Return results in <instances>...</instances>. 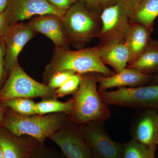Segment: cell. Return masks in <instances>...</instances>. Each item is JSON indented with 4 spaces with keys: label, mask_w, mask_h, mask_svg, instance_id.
Listing matches in <instances>:
<instances>
[{
    "label": "cell",
    "mask_w": 158,
    "mask_h": 158,
    "mask_svg": "<svg viewBox=\"0 0 158 158\" xmlns=\"http://www.w3.org/2000/svg\"><path fill=\"white\" fill-rule=\"evenodd\" d=\"M104 121H93L78 125L90 150L92 158H122L123 144L111 138Z\"/></svg>",
    "instance_id": "obj_8"
},
{
    "label": "cell",
    "mask_w": 158,
    "mask_h": 158,
    "mask_svg": "<svg viewBox=\"0 0 158 158\" xmlns=\"http://www.w3.org/2000/svg\"><path fill=\"white\" fill-rule=\"evenodd\" d=\"M132 139L146 146L158 144V113L157 110H141L134 115L130 126Z\"/></svg>",
    "instance_id": "obj_12"
},
{
    "label": "cell",
    "mask_w": 158,
    "mask_h": 158,
    "mask_svg": "<svg viewBox=\"0 0 158 158\" xmlns=\"http://www.w3.org/2000/svg\"><path fill=\"white\" fill-rule=\"evenodd\" d=\"M152 31L153 27L138 23H131L124 42L129 52L128 64L138 59L147 48Z\"/></svg>",
    "instance_id": "obj_16"
},
{
    "label": "cell",
    "mask_w": 158,
    "mask_h": 158,
    "mask_svg": "<svg viewBox=\"0 0 158 158\" xmlns=\"http://www.w3.org/2000/svg\"><path fill=\"white\" fill-rule=\"evenodd\" d=\"M37 33L29 22L9 26L3 37L5 45L4 65L9 73L18 63V57L24 47Z\"/></svg>",
    "instance_id": "obj_10"
},
{
    "label": "cell",
    "mask_w": 158,
    "mask_h": 158,
    "mask_svg": "<svg viewBox=\"0 0 158 158\" xmlns=\"http://www.w3.org/2000/svg\"><path fill=\"white\" fill-rule=\"evenodd\" d=\"M9 0H0V14L6 11Z\"/></svg>",
    "instance_id": "obj_33"
},
{
    "label": "cell",
    "mask_w": 158,
    "mask_h": 158,
    "mask_svg": "<svg viewBox=\"0 0 158 158\" xmlns=\"http://www.w3.org/2000/svg\"><path fill=\"white\" fill-rule=\"evenodd\" d=\"M151 82L153 85H158V74L156 75H154Z\"/></svg>",
    "instance_id": "obj_34"
},
{
    "label": "cell",
    "mask_w": 158,
    "mask_h": 158,
    "mask_svg": "<svg viewBox=\"0 0 158 158\" xmlns=\"http://www.w3.org/2000/svg\"><path fill=\"white\" fill-rule=\"evenodd\" d=\"M1 127L0 145L3 158H28L38 141L30 136L18 137Z\"/></svg>",
    "instance_id": "obj_15"
},
{
    "label": "cell",
    "mask_w": 158,
    "mask_h": 158,
    "mask_svg": "<svg viewBox=\"0 0 158 158\" xmlns=\"http://www.w3.org/2000/svg\"><path fill=\"white\" fill-rule=\"evenodd\" d=\"M0 158H3V152L2 147L0 145Z\"/></svg>",
    "instance_id": "obj_35"
},
{
    "label": "cell",
    "mask_w": 158,
    "mask_h": 158,
    "mask_svg": "<svg viewBox=\"0 0 158 158\" xmlns=\"http://www.w3.org/2000/svg\"><path fill=\"white\" fill-rule=\"evenodd\" d=\"M98 74L92 73L81 74L80 86L73 98V110L69 115L70 121L75 124L105 121L111 116L110 109L102 100L97 90Z\"/></svg>",
    "instance_id": "obj_3"
},
{
    "label": "cell",
    "mask_w": 158,
    "mask_h": 158,
    "mask_svg": "<svg viewBox=\"0 0 158 158\" xmlns=\"http://www.w3.org/2000/svg\"><path fill=\"white\" fill-rule=\"evenodd\" d=\"M144 0H121L124 7L129 13L130 17L133 11Z\"/></svg>",
    "instance_id": "obj_29"
},
{
    "label": "cell",
    "mask_w": 158,
    "mask_h": 158,
    "mask_svg": "<svg viewBox=\"0 0 158 158\" xmlns=\"http://www.w3.org/2000/svg\"><path fill=\"white\" fill-rule=\"evenodd\" d=\"M99 45V54L101 60L105 65L112 67L115 73L120 72L127 67L129 61V52L124 43Z\"/></svg>",
    "instance_id": "obj_17"
},
{
    "label": "cell",
    "mask_w": 158,
    "mask_h": 158,
    "mask_svg": "<svg viewBox=\"0 0 158 158\" xmlns=\"http://www.w3.org/2000/svg\"><path fill=\"white\" fill-rule=\"evenodd\" d=\"M102 9L108 8L115 5L118 0H98Z\"/></svg>",
    "instance_id": "obj_31"
},
{
    "label": "cell",
    "mask_w": 158,
    "mask_h": 158,
    "mask_svg": "<svg viewBox=\"0 0 158 158\" xmlns=\"http://www.w3.org/2000/svg\"><path fill=\"white\" fill-rule=\"evenodd\" d=\"M5 55V45L4 41L0 44V85L5 77L6 71L4 65Z\"/></svg>",
    "instance_id": "obj_28"
},
{
    "label": "cell",
    "mask_w": 158,
    "mask_h": 158,
    "mask_svg": "<svg viewBox=\"0 0 158 158\" xmlns=\"http://www.w3.org/2000/svg\"><path fill=\"white\" fill-rule=\"evenodd\" d=\"M29 23L37 33L51 39L56 48H69L70 43L64 33L62 17L53 14L39 15Z\"/></svg>",
    "instance_id": "obj_13"
},
{
    "label": "cell",
    "mask_w": 158,
    "mask_h": 158,
    "mask_svg": "<svg viewBox=\"0 0 158 158\" xmlns=\"http://www.w3.org/2000/svg\"><path fill=\"white\" fill-rule=\"evenodd\" d=\"M102 28L98 38L99 45L124 43L131 25L129 13L121 0L103 9L100 15Z\"/></svg>",
    "instance_id": "obj_7"
},
{
    "label": "cell",
    "mask_w": 158,
    "mask_h": 158,
    "mask_svg": "<svg viewBox=\"0 0 158 158\" xmlns=\"http://www.w3.org/2000/svg\"><path fill=\"white\" fill-rule=\"evenodd\" d=\"M49 138L58 145L68 158H92L90 150L79 126L69 119Z\"/></svg>",
    "instance_id": "obj_9"
},
{
    "label": "cell",
    "mask_w": 158,
    "mask_h": 158,
    "mask_svg": "<svg viewBox=\"0 0 158 158\" xmlns=\"http://www.w3.org/2000/svg\"><path fill=\"white\" fill-rule=\"evenodd\" d=\"M153 77L154 75L143 73L135 69L127 67L120 72L111 76H103L102 74L98 73V83L99 84L98 91H104L115 87L144 86L151 82Z\"/></svg>",
    "instance_id": "obj_14"
},
{
    "label": "cell",
    "mask_w": 158,
    "mask_h": 158,
    "mask_svg": "<svg viewBox=\"0 0 158 158\" xmlns=\"http://www.w3.org/2000/svg\"><path fill=\"white\" fill-rule=\"evenodd\" d=\"M74 72L69 70L58 72L51 77L46 84L51 89L56 90L60 88L73 75Z\"/></svg>",
    "instance_id": "obj_25"
},
{
    "label": "cell",
    "mask_w": 158,
    "mask_h": 158,
    "mask_svg": "<svg viewBox=\"0 0 158 158\" xmlns=\"http://www.w3.org/2000/svg\"><path fill=\"white\" fill-rule=\"evenodd\" d=\"M6 11L9 26L34 15L53 14L62 17L65 12L55 8L46 0H9Z\"/></svg>",
    "instance_id": "obj_11"
},
{
    "label": "cell",
    "mask_w": 158,
    "mask_h": 158,
    "mask_svg": "<svg viewBox=\"0 0 158 158\" xmlns=\"http://www.w3.org/2000/svg\"><path fill=\"white\" fill-rule=\"evenodd\" d=\"M85 4V7L89 11L99 15L101 14L102 9L98 0H79Z\"/></svg>",
    "instance_id": "obj_27"
},
{
    "label": "cell",
    "mask_w": 158,
    "mask_h": 158,
    "mask_svg": "<svg viewBox=\"0 0 158 158\" xmlns=\"http://www.w3.org/2000/svg\"><path fill=\"white\" fill-rule=\"evenodd\" d=\"M143 73L152 74L158 72V40L151 39L148 46L138 59L127 65Z\"/></svg>",
    "instance_id": "obj_18"
},
{
    "label": "cell",
    "mask_w": 158,
    "mask_h": 158,
    "mask_svg": "<svg viewBox=\"0 0 158 158\" xmlns=\"http://www.w3.org/2000/svg\"><path fill=\"white\" fill-rule=\"evenodd\" d=\"M28 158H68L63 153L57 150L47 147L44 144L38 143L31 153Z\"/></svg>",
    "instance_id": "obj_24"
},
{
    "label": "cell",
    "mask_w": 158,
    "mask_h": 158,
    "mask_svg": "<svg viewBox=\"0 0 158 158\" xmlns=\"http://www.w3.org/2000/svg\"><path fill=\"white\" fill-rule=\"evenodd\" d=\"M3 41V37H1V36H0V44L2 43Z\"/></svg>",
    "instance_id": "obj_36"
},
{
    "label": "cell",
    "mask_w": 158,
    "mask_h": 158,
    "mask_svg": "<svg viewBox=\"0 0 158 158\" xmlns=\"http://www.w3.org/2000/svg\"><path fill=\"white\" fill-rule=\"evenodd\" d=\"M55 8L65 12L71 6L79 0H46Z\"/></svg>",
    "instance_id": "obj_26"
},
{
    "label": "cell",
    "mask_w": 158,
    "mask_h": 158,
    "mask_svg": "<svg viewBox=\"0 0 158 158\" xmlns=\"http://www.w3.org/2000/svg\"><path fill=\"white\" fill-rule=\"evenodd\" d=\"M62 19L65 36L77 48L82 49L98 37L102 28L100 15L88 10L81 1L71 6Z\"/></svg>",
    "instance_id": "obj_4"
},
{
    "label": "cell",
    "mask_w": 158,
    "mask_h": 158,
    "mask_svg": "<svg viewBox=\"0 0 158 158\" xmlns=\"http://www.w3.org/2000/svg\"><path fill=\"white\" fill-rule=\"evenodd\" d=\"M69 120L65 113L49 115H21L10 110L6 112L0 126L15 135H27L44 144L45 139L60 129Z\"/></svg>",
    "instance_id": "obj_2"
},
{
    "label": "cell",
    "mask_w": 158,
    "mask_h": 158,
    "mask_svg": "<svg viewBox=\"0 0 158 158\" xmlns=\"http://www.w3.org/2000/svg\"><path fill=\"white\" fill-rule=\"evenodd\" d=\"M156 148L146 146L131 139L123 144L122 158H155Z\"/></svg>",
    "instance_id": "obj_21"
},
{
    "label": "cell",
    "mask_w": 158,
    "mask_h": 158,
    "mask_svg": "<svg viewBox=\"0 0 158 158\" xmlns=\"http://www.w3.org/2000/svg\"><path fill=\"white\" fill-rule=\"evenodd\" d=\"M99 48L98 45L76 51L56 48L52 60L45 66L44 72V82L47 84L54 74L64 70L72 71L81 74L99 73L107 77L115 74V72L110 70L101 60Z\"/></svg>",
    "instance_id": "obj_1"
},
{
    "label": "cell",
    "mask_w": 158,
    "mask_h": 158,
    "mask_svg": "<svg viewBox=\"0 0 158 158\" xmlns=\"http://www.w3.org/2000/svg\"><path fill=\"white\" fill-rule=\"evenodd\" d=\"M74 106L73 99L68 101H59L56 98L43 99L36 103V113L44 115L56 113H65L70 115L72 113Z\"/></svg>",
    "instance_id": "obj_20"
},
{
    "label": "cell",
    "mask_w": 158,
    "mask_h": 158,
    "mask_svg": "<svg viewBox=\"0 0 158 158\" xmlns=\"http://www.w3.org/2000/svg\"><path fill=\"white\" fill-rule=\"evenodd\" d=\"M99 94L108 106L115 105L141 110L158 109V85L122 87L113 91H99Z\"/></svg>",
    "instance_id": "obj_5"
},
{
    "label": "cell",
    "mask_w": 158,
    "mask_h": 158,
    "mask_svg": "<svg viewBox=\"0 0 158 158\" xmlns=\"http://www.w3.org/2000/svg\"><path fill=\"white\" fill-rule=\"evenodd\" d=\"M0 102L3 103L7 108L21 115L37 114L36 103L31 98H19L6 100Z\"/></svg>",
    "instance_id": "obj_22"
},
{
    "label": "cell",
    "mask_w": 158,
    "mask_h": 158,
    "mask_svg": "<svg viewBox=\"0 0 158 158\" xmlns=\"http://www.w3.org/2000/svg\"><path fill=\"white\" fill-rule=\"evenodd\" d=\"M158 15V0H144L131 15V23L153 27Z\"/></svg>",
    "instance_id": "obj_19"
},
{
    "label": "cell",
    "mask_w": 158,
    "mask_h": 158,
    "mask_svg": "<svg viewBox=\"0 0 158 158\" xmlns=\"http://www.w3.org/2000/svg\"><path fill=\"white\" fill-rule=\"evenodd\" d=\"M81 77V74L75 73L61 87L55 90L57 98L74 93L78 89Z\"/></svg>",
    "instance_id": "obj_23"
},
{
    "label": "cell",
    "mask_w": 158,
    "mask_h": 158,
    "mask_svg": "<svg viewBox=\"0 0 158 158\" xmlns=\"http://www.w3.org/2000/svg\"><path fill=\"white\" fill-rule=\"evenodd\" d=\"M7 107L3 103L0 102V124L2 122L6 112H7Z\"/></svg>",
    "instance_id": "obj_32"
},
{
    "label": "cell",
    "mask_w": 158,
    "mask_h": 158,
    "mask_svg": "<svg viewBox=\"0 0 158 158\" xmlns=\"http://www.w3.org/2000/svg\"><path fill=\"white\" fill-rule=\"evenodd\" d=\"M6 11L0 14V36L3 37L9 27Z\"/></svg>",
    "instance_id": "obj_30"
},
{
    "label": "cell",
    "mask_w": 158,
    "mask_h": 158,
    "mask_svg": "<svg viewBox=\"0 0 158 158\" xmlns=\"http://www.w3.org/2000/svg\"><path fill=\"white\" fill-rule=\"evenodd\" d=\"M9 74L6 84L0 90V102L19 98H57L55 90L32 78L19 63Z\"/></svg>",
    "instance_id": "obj_6"
}]
</instances>
